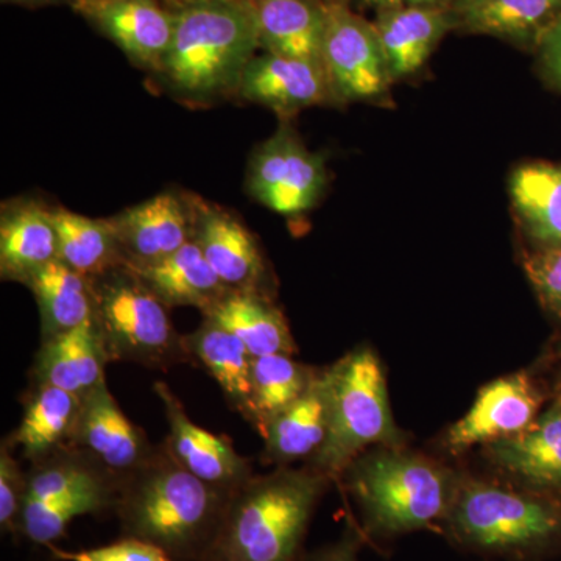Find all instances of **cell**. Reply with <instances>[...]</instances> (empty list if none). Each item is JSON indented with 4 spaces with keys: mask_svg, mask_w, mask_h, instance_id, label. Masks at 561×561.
<instances>
[{
    "mask_svg": "<svg viewBox=\"0 0 561 561\" xmlns=\"http://www.w3.org/2000/svg\"><path fill=\"white\" fill-rule=\"evenodd\" d=\"M231 494L195 478L160 445L121 479L113 512L124 537L158 546L173 561H205Z\"/></svg>",
    "mask_w": 561,
    "mask_h": 561,
    "instance_id": "6da1fadb",
    "label": "cell"
},
{
    "mask_svg": "<svg viewBox=\"0 0 561 561\" xmlns=\"http://www.w3.org/2000/svg\"><path fill=\"white\" fill-rule=\"evenodd\" d=\"M260 50L250 0H216L175 10L171 47L154 81L184 105L205 108L238 99L247 66Z\"/></svg>",
    "mask_w": 561,
    "mask_h": 561,
    "instance_id": "7a4b0ae2",
    "label": "cell"
},
{
    "mask_svg": "<svg viewBox=\"0 0 561 561\" xmlns=\"http://www.w3.org/2000/svg\"><path fill=\"white\" fill-rule=\"evenodd\" d=\"M330 482L311 468L253 476L231 494L205 561H302L309 524Z\"/></svg>",
    "mask_w": 561,
    "mask_h": 561,
    "instance_id": "3957f363",
    "label": "cell"
},
{
    "mask_svg": "<svg viewBox=\"0 0 561 561\" xmlns=\"http://www.w3.org/2000/svg\"><path fill=\"white\" fill-rule=\"evenodd\" d=\"M345 472L373 537H400L445 523L461 482L437 461L397 448L357 457Z\"/></svg>",
    "mask_w": 561,
    "mask_h": 561,
    "instance_id": "277c9868",
    "label": "cell"
},
{
    "mask_svg": "<svg viewBox=\"0 0 561 561\" xmlns=\"http://www.w3.org/2000/svg\"><path fill=\"white\" fill-rule=\"evenodd\" d=\"M454 541L502 557L546 556L561 549V497L485 481H461L445 519Z\"/></svg>",
    "mask_w": 561,
    "mask_h": 561,
    "instance_id": "5b68a950",
    "label": "cell"
},
{
    "mask_svg": "<svg viewBox=\"0 0 561 561\" xmlns=\"http://www.w3.org/2000/svg\"><path fill=\"white\" fill-rule=\"evenodd\" d=\"M327 440L308 468L332 479L343 474L365 448L401 442L387 393L386 375L371 348L351 351L331 365Z\"/></svg>",
    "mask_w": 561,
    "mask_h": 561,
    "instance_id": "8992f818",
    "label": "cell"
},
{
    "mask_svg": "<svg viewBox=\"0 0 561 561\" xmlns=\"http://www.w3.org/2000/svg\"><path fill=\"white\" fill-rule=\"evenodd\" d=\"M90 280L92 323L110 362H131L153 370L192 362L168 306L131 268L121 265Z\"/></svg>",
    "mask_w": 561,
    "mask_h": 561,
    "instance_id": "52a82bcc",
    "label": "cell"
},
{
    "mask_svg": "<svg viewBox=\"0 0 561 561\" xmlns=\"http://www.w3.org/2000/svg\"><path fill=\"white\" fill-rule=\"evenodd\" d=\"M328 184L327 160L309 150L287 122L251 153L247 192L286 219L298 220L316 209Z\"/></svg>",
    "mask_w": 561,
    "mask_h": 561,
    "instance_id": "ba28073f",
    "label": "cell"
},
{
    "mask_svg": "<svg viewBox=\"0 0 561 561\" xmlns=\"http://www.w3.org/2000/svg\"><path fill=\"white\" fill-rule=\"evenodd\" d=\"M327 9L323 66L335 103L383 105L394 83L375 25L356 13L350 0H327Z\"/></svg>",
    "mask_w": 561,
    "mask_h": 561,
    "instance_id": "9c48e42d",
    "label": "cell"
},
{
    "mask_svg": "<svg viewBox=\"0 0 561 561\" xmlns=\"http://www.w3.org/2000/svg\"><path fill=\"white\" fill-rule=\"evenodd\" d=\"M194 242L230 290L271 295V273L256 236L230 209L194 195Z\"/></svg>",
    "mask_w": 561,
    "mask_h": 561,
    "instance_id": "30bf717a",
    "label": "cell"
},
{
    "mask_svg": "<svg viewBox=\"0 0 561 561\" xmlns=\"http://www.w3.org/2000/svg\"><path fill=\"white\" fill-rule=\"evenodd\" d=\"M541 391L524 373L505 376L482 387L467 415L446 432V448L453 454L472 446L493 445L522 434L540 415Z\"/></svg>",
    "mask_w": 561,
    "mask_h": 561,
    "instance_id": "8fae6325",
    "label": "cell"
},
{
    "mask_svg": "<svg viewBox=\"0 0 561 561\" xmlns=\"http://www.w3.org/2000/svg\"><path fill=\"white\" fill-rule=\"evenodd\" d=\"M153 390L164 404L169 423L168 438L162 445L184 470L227 493H234L253 478L249 459L236 451L227 435L197 426L168 383L154 382Z\"/></svg>",
    "mask_w": 561,
    "mask_h": 561,
    "instance_id": "7c38bea8",
    "label": "cell"
},
{
    "mask_svg": "<svg viewBox=\"0 0 561 561\" xmlns=\"http://www.w3.org/2000/svg\"><path fill=\"white\" fill-rule=\"evenodd\" d=\"M125 265L150 264L194 241V194L165 190L110 217Z\"/></svg>",
    "mask_w": 561,
    "mask_h": 561,
    "instance_id": "4fadbf2b",
    "label": "cell"
},
{
    "mask_svg": "<svg viewBox=\"0 0 561 561\" xmlns=\"http://www.w3.org/2000/svg\"><path fill=\"white\" fill-rule=\"evenodd\" d=\"M72 9L113 41L133 65L151 76L158 72L175 32V10L162 0L73 3Z\"/></svg>",
    "mask_w": 561,
    "mask_h": 561,
    "instance_id": "5bb4252c",
    "label": "cell"
},
{
    "mask_svg": "<svg viewBox=\"0 0 561 561\" xmlns=\"http://www.w3.org/2000/svg\"><path fill=\"white\" fill-rule=\"evenodd\" d=\"M72 446L119 479L138 470L157 451L146 432L122 412L106 381L83 398Z\"/></svg>",
    "mask_w": 561,
    "mask_h": 561,
    "instance_id": "9a60e30c",
    "label": "cell"
},
{
    "mask_svg": "<svg viewBox=\"0 0 561 561\" xmlns=\"http://www.w3.org/2000/svg\"><path fill=\"white\" fill-rule=\"evenodd\" d=\"M238 99L257 103L283 117L335 103L323 66L267 51L254 55L247 66Z\"/></svg>",
    "mask_w": 561,
    "mask_h": 561,
    "instance_id": "2e32d148",
    "label": "cell"
},
{
    "mask_svg": "<svg viewBox=\"0 0 561 561\" xmlns=\"http://www.w3.org/2000/svg\"><path fill=\"white\" fill-rule=\"evenodd\" d=\"M486 448L491 463L524 489L561 497V397L522 434Z\"/></svg>",
    "mask_w": 561,
    "mask_h": 561,
    "instance_id": "e0dca14e",
    "label": "cell"
},
{
    "mask_svg": "<svg viewBox=\"0 0 561 561\" xmlns=\"http://www.w3.org/2000/svg\"><path fill=\"white\" fill-rule=\"evenodd\" d=\"M375 31L393 83L415 76L454 28L449 7H401L376 13Z\"/></svg>",
    "mask_w": 561,
    "mask_h": 561,
    "instance_id": "ac0fdd59",
    "label": "cell"
},
{
    "mask_svg": "<svg viewBox=\"0 0 561 561\" xmlns=\"http://www.w3.org/2000/svg\"><path fill=\"white\" fill-rule=\"evenodd\" d=\"M58 260L51 208L33 198L5 202L0 213V276L25 284L33 273Z\"/></svg>",
    "mask_w": 561,
    "mask_h": 561,
    "instance_id": "d6986e66",
    "label": "cell"
},
{
    "mask_svg": "<svg viewBox=\"0 0 561 561\" xmlns=\"http://www.w3.org/2000/svg\"><path fill=\"white\" fill-rule=\"evenodd\" d=\"M250 2L256 21L260 50L323 66L327 0Z\"/></svg>",
    "mask_w": 561,
    "mask_h": 561,
    "instance_id": "ffe728a7",
    "label": "cell"
},
{
    "mask_svg": "<svg viewBox=\"0 0 561 561\" xmlns=\"http://www.w3.org/2000/svg\"><path fill=\"white\" fill-rule=\"evenodd\" d=\"M456 31L537 46L546 28L561 14V0H453Z\"/></svg>",
    "mask_w": 561,
    "mask_h": 561,
    "instance_id": "44dd1931",
    "label": "cell"
},
{
    "mask_svg": "<svg viewBox=\"0 0 561 561\" xmlns=\"http://www.w3.org/2000/svg\"><path fill=\"white\" fill-rule=\"evenodd\" d=\"M108 364V356L91 320L77 330L41 342L32 381L49 383L84 398L99 383L106 381L105 367Z\"/></svg>",
    "mask_w": 561,
    "mask_h": 561,
    "instance_id": "7402d4cb",
    "label": "cell"
},
{
    "mask_svg": "<svg viewBox=\"0 0 561 561\" xmlns=\"http://www.w3.org/2000/svg\"><path fill=\"white\" fill-rule=\"evenodd\" d=\"M330 424V378L317 371L308 390L287 411L268 424L264 434L265 459L278 467L316 456L323 446Z\"/></svg>",
    "mask_w": 561,
    "mask_h": 561,
    "instance_id": "603a6c76",
    "label": "cell"
},
{
    "mask_svg": "<svg viewBox=\"0 0 561 561\" xmlns=\"http://www.w3.org/2000/svg\"><path fill=\"white\" fill-rule=\"evenodd\" d=\"M128 268L169 309L191 306L205 313L230 291L194 241L160 261Z\"/></svg>",
    "mask_w": 561,
    "mask_h": 561,
    "instance_id": "cb8c5ba5",
    "label": "cell"
},
{
    "mask_svg": "<svg viewBox=\"0 0 561 561\" xmlns=\"http://www.w3.org/2000/svg\"><path fill=\"white\" fill-rule=\"evenodd\" d=\"M83 398L69 391L33 382L24 401V415L9 445L21 448L32 463L72 446Z\"/></svg>",
    "mask_w": 561,
    "mask_h": 561,
    "instance_id": "d4e9b609",
    "label": "cell"
},
{
    "mask_svg": "<svg viewBox=\"0 0 561 561\" xmlns=\"http://www.w3.org/2000/svg\"><path fill=\"white\" fill-rule=\"evenodd\" d=\"M203 317L234 334L253 357L297 351L289 323L271 295L230 290Z\"/></svg>",
    "mask_w": 561,
    "mask_h": 561,
    "instance_id": "484cf974",
    "label": "cell"
},
{
    "mask_svg": "<svg viewBox=\"0 0 561 561\" xmlns=\"http://www.w3.org/2000/svg\"><path fill=\"white\" fill-rule=\"evenodd\" d=\"M513 213L538 250L561 247V165L529 162L512 173Z\"/></svg>",
    "mask_w": 561,
    "mask_h": 561,
    "instance_id": "4316f807",
    "label": "cell"
},
{
    "mask_svg": "<svg viewBox=\"0 0 561 561\" xmlns=\"http://www.w3.org/2000/svg\"><path fill=\"white\" fill-rule=\"evenodd\" d=\"M35 295L41 317V341L65 334L94 317L90 278L72 271L60 260L33 273L24 284Z\"/></svg>",
    "mask_w": 561,
    "mask_h": 561,
    "instance_id": "83f0119b",
    "label": "cell"
},
{
    "mask_svg": "<svg viewBox=\"0 0 561 561\" xmlns=\"http://www.w3.org/2000/svg\"><path fill=\"white\" fill-rule=\"evenodd\" d=\"M184 345L192 360L203 367L219 383L236 412L251 421V362L253 356L234 334L205 319L192 334L184 335Z\"/></svg>",
    "mask_w": 561,
    "mask_h": 561,
    "instance_id": "f1b7e54d",
    "label": "cell"
},
{
    "mask_svg": "<svg viewBox=\"0 0 561 561\" xmlns=\"http://www.w3.org/2000/svg\"><path fill=\"white\" fill-rule=\"evenodd\" d=\"M119 482L116 476H106L55 500L27 505L22 511L20 538L46 548L54 545L65 537L69 524L79 516L114 511Z\"/></svg>",
    "mask_w": 561,
    "mask_h": 561,
    "instance_id": "f546056e",
    "label": "cell"
},
{
    "mask_svg": "<svg viewBox=\"0 0 561 561\" xmlns=\"http://www.w3.org/2000/svg\"><path fill=\"white\" fill-rule=\"evenodd\" d=\"M58 234V260L87 278L125 265L110 219H90L65 208H51Z\"/></svg>",
    "mask_w": 561,
    "mask_h": 561,
    "instance_id": "4dcf8cb0",
    "label": "cell"
},
{
    "mask_svg": "<svg viewBox=\"0 0 561 561\" xmlns=\"http://www.w3.org/2000/svg\"><path fill=\"white\" fill-rule=\"evenodd\" d=\"M317 371L289 354L253 357L251 362V426L264 437L268 424L308 390Z\"/></svg>",
    "mask_w": 561,
    "mask_h": 561,
    "instance_id": "1f68e13d",
    "label": "cell"
},
{
    "mask_svg": "<svg viewBox=\"0 0 561 561\" xmlns=\"http://www.w3.org/2000/svg\"><path fill=\"white\" fill-rule=\"evenodd\" d=\"M27 497V471L13 456V446L3 440L0 448V529L20 538V524Z\"/></svg>",
    "mask_w": 561,
    "mask_h": 561,
    "instance_id": "d6a6232c",
    "label": "cell"
},
{
    "mask_svg": "<svg viewBox=\"0 0 561 561\" xmlns=\"http://www.w3.org/2000/svg\"><path fill=\"white\" fill-rule=\"evenodd\" d=\"M47 549L55 560L60 561H173L158 546L130 537L83 551H65L55 545L47 546Z\"/></svg>",
    "mask_w": 561,
    "mask_h": 561,
    "instance_id": "836d02e7",
    "label": "cell"
},
{
    "mask_svg": "<svg viewBox=\"0 0 561 561\" xmlns=\"http://www.w3.org/2000/svg\"><path fill=\"white\" fill-rule=\"evenodd\" d=\"M524 268L545 308L561 319V247L535 251Z\"/></svg>",
    "mask_w": 561,
    "mask_h": 561,
    "instance_id": "e575fe53",
    "label": "cell"
},
{
    "mask_svg": "<svg viewBox=\"0 0 561 561\" xmlns=\"http://www.w3.org/2000/svg\"><path fill=\"white\" fill-rule=\"evenodd\" d=\"M535 49L546 77L561 91V14L546 28Z\"/></svg>",
    "mask_w": 561,
    "mask_h": 561,
    "instance_id": "d590c367",
    "label": "cell"
},
{
    "mask_svg": "<svg viewBox=\"0 0 561 561\" xmlns=\"http://www.w3.org/2000/svg\"><path fill=\"white\" fill-rule=\"evenodd\" d=\"M360 538L348 529L341 540L308 553L302 561H359Z\"/></svg>",
    "mask_w": 561,
    "mask_h": 561,
    "instance_id": "8d00e7d4",
    "label": "cell"
},
{
    "mask_svg": "<svg viewBox=\"0 0 561 561\" xmlns=\"http://www.w3.org/2000/svg\"><path fill=\"white\" fill-rule=\"evenodd\" d=\"M453 0H350L351 5L365 7L375 10L401 9V7H449Z\"/></svg>",
    "mask_w": 561,
    "mask_h": 561,
    "instance_id": "74e56055",
    "label": "cell"
},
{
    "mask_svg": "<svg viewBox=\"0 0 561 561\" xmlns=\"http://www.w3.org/2000/svg\"><path fill=\"white\" fill-rule=\"evenodd\" d=\"M2 2L36 9V7L57 5V3H70V0H2Z\"/></svg>",
    "mask_w": 561,
    "mask_h": 561,
    "instance_id": "f35d334b",
    "label": "cell"
},
{
    "mask_svg": "<svg viewBox=\"0 0 561 561\" xmlns=\"http://www.w3.org/2000/svg\"><path fill=\"white\" fill-rule=\"evenodd\" d=\"M165 5L173 10L184 9V7L201 5V3L216 2V0H162Z\"/></svg>",
    "mask_w": 561,
    "mask_h": 561,
    "instance_id": "ab89813d",
    "label": "cell"
},
{
    "mask_svg": "<svg viewBox=\"0 0 561 561\" xmlns=\"http://www.w3.org/2000/svg\"><path fill=\"white\" fill-rule=\"evenodd\" d=\"M94 2H108V0H70V7L73 3H94Z\"/></svg>",
    "mask_w": 561,
    "mask_h": 561,
    "instance_id": "60d3db41",
    "label": "cell"
}]
</instances>
